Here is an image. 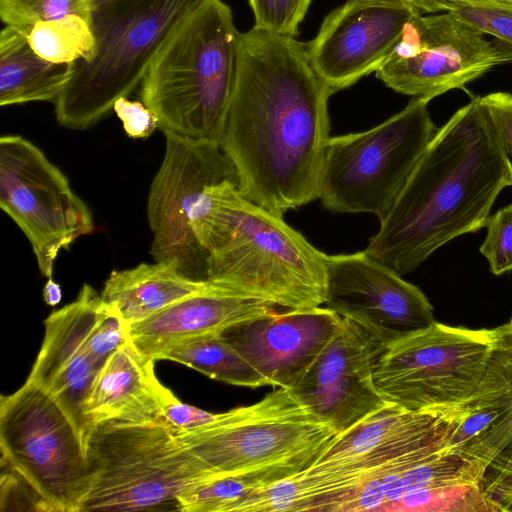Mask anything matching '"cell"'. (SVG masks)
Masks as SVG:
<instances>
[{
  "label": "cell",
  "instance_id": "7a4b0ae2",
  "mask_svg": "<svg viewBox=\"0 0 512 512\" xmlns=\"http://www.w3.org/2000/svg\"><path fill=\"white\" fill-rule=\"evenodd\" d=\"M512 173L480 96L436 130L365 251L400 275L485 227Z\"/></svg>",
  "mask_w": 512,
  "mask_h": 512
},
{
  "label": "cell",
  "instance_id": "83f0119b",
  "mask_svg": "<svg viewBox=\"0 0 512 512\" xmlns=\"http://www.w3.org/2000/svg\"><path fill=\"white\" fill-rule=\"evenodd\" d=\"M285 477L278 473L241 474L199 482L179 495L176 510L240 512L243 503L255 490Z\"/></svg>",
  "mask_w": 512,
  "mask_h": 512
},
{
  "label": "cell",
  "instance_id": "cb8c5ba5",
  "mask_svg": "<svg viewBox=\"0 0 512 512\" xmlns=\"http://www.w3.org/2000/svg\"><path fill=\"white\" fill-rule=\"evenodd\" d=\"M445 452L479 460L497 469L512 451L511 394L468 411L448 438Z\"/></svg>",
  "mask_w": 512,
  "mask_h": 512
},
{
  "label": "cell",
  "instance_id": "603a6c76",
  "mask_svg": "<svg viewBox=\"0 0 512 512\" xmlns=\"http://www.w3.org/2000/svg\"><path fill=\"white\" fill-rule=\"evenodd\" d=\"M71 67L42 58L22 33L5 25L0 34V105L55 101Z\"/></svg>",
  "mask_w": 512,
  "mask_h": 512
},
{
  "label": "cell",
  "instance_id": "836d02e7",
  "mask_svg": "<svg viewBox=\"0 0 512 512\" xmlns=\"http://www.w3.org/2000/svg\"><path fill=\"white\" fill-rule=\"evenodd\" d=\"M302 489L298 473L273 481L255 490L243 503L240 512H299Z\"/></svg>",
  "mask_w": 512,
  "mask_h": 512
},
{
  "label": "cell",
  "instance_id": "44dd1931",
  "mask_svg": "<svg viewBox=\"0 0 512 512\" xmlns=\"http://www.w3.org/2000/svg\"><path fill=\"white\" fill-rule=\"evenodd\" d=\"M154 363L141 355L130 339L108 358L86 402L93 428L100 423L162 420L163 408L174 394L158 381Z\"/></svg>",
  "mask_w": 512,
  "mask_h": 512
},
{
  "label": "cell",
  "instance_id": "ac0fdd59",
  "mask_svg": "<svg viewBox=\"0 0 512 512\" xmlns=\"http://www.w3.org/2000/svg\"><path fill=\"white\" fill-rule=\"evenodd\" d=\"M100 300L101 294L84 284L72 303L46 318L42 346L27 378L64 410L85 446L93 429L86 402L100 371L89 355L86 336Z\"/></svg>",
  "mask_w": 512,
  "mask_h": 512
},
{
  "label": "cell",
  "instance_id": "b9f144b4",
  "mask_svg": "<svg viewBox=\"0 0 512 512\" xmlns=\"http://www.w3.org/2000/svg\"><path fill=\"white\" fill-rule=\"evenodd\" d=\"M462 1H483V2H498V3L512 4V0H462Z\"/></svg>",
  "mask_w": 512,
  "mask_h": 512
},
{
  "label": "cell",
  "instance_id": "5bb4252c",
  "mask_svg": "<svg viewBox=\"0 0 512 512\" xmlns=\"http://www.w3.org/2000/svg\"><path fill=\"white\" fill-rule=\"evenodd\" d=\"M470 408L407 411L386 404L339 433L303 477L318 497L334 498L364 474L399 455L444 446Z\"/></svg>",
  "mask_w": 512,
  "mask_h": 512
},
{
  "label": "cell",
  "instance_id": "8992f818",
  "mask_svg": "<svg viewBox=\"0 0 512 512\" xmlns=\"http://www.w3.org/2000/svg\"><path fill=\"white\" fill-rule=\"evenodd\" d=\"M208 0H106L92 6V54L72 63L54 101L57 122L87 129L142 82L155 56L194 11Z\"/></svg>",
  "mask_w": 512,
  "mask_h": 512
},
{
  "label": "cell",
  "instance_id": "ee69618b",
  "mask_svg": "<svg viewBox=\"0 0 512 512\" xmlns=\"http://www.w3.org/2000/svg\"><path fill=\"white\" fill-rule=\"evenodd\" d=\"M510 321L512 322V317H511Z\"/></svg>",
  "mask_w": 512,
  "mask_h": 512
},
{
  "label": "cell",
  "instance_id": "d590c367",
  "mask_svg": "<svg viewBox=\"0 0 512 512\" xmlns=\"http://www.w3.org/2000/svg\"><path fill=\"white\" fill-rule=\"evenodd\" d=\"M512 173V94L493 92L480 97Z\"/></svg>",
  "mask_w": 512,
  "mask_h": 512
},
{
  "label": "cell",
  "instance_id": "d4e9b609",
  "mask_svg": "<svg viewBox=\"0 0 512 512\" xmlns=\"http://www.w3.org/2000/svg\"><path fill=\"white\" fill-rule=\"evenodd\" d=\"M160 360L181 363L202 374L235 386H267L262 375L220 334H205L179 341Z\"/></svg>",
  "mask_w": 512,
  "mask_h": 512
},
{
  "label": "cell",
  "instance_id": "d6a6232c",
  "mask_svg": "<svg viewBox=\"0 0 512 512\" xmlns=\"http://www.w3.org/2000/svg\"><path fill=\"white\" fill-rule=\"evenodd\" d=\"M487 235L479 250L490 271L499 276L512 270V204L488 217Z\"/></svg>",
  "mask_w": 512,
  "mask_h": 512
},
{
  "label": "cell",
  "instance_id": "277c9868",
  "mask_svg": "<svg viewBox=\"0 0 512 512\" xmlns=\"http://www.w3.org/2000/svg\"><path fill=\"white\" fill-rule=\"evenodd\" d=\"M373 382L386 403L407 411L492 404L512 392V322L471 329L435 321L388 344Z\"/></svg>",
  "mask_w": 512,
  "mask_h": 512
},
{
  "label": "cell",
  "instance_id": "3957f363",
  "mask_svg": "<svg viewBox=\"0 0 512 512\" xmlns=\"http://www.w3.org/2000/svg\"><path fill=\"white\" fill-rule=\"evenodd\" d=\"M192 231L207 257L206 282L286 309L324 305L328 255L237 183L207 189Z\"/></svg>",
  "mask_w": 512,
  "mask_h": 512
},
{
  "label": "cell",
  "instance_id": "e575fe53",
  "mask_svg": "<svg viewBox=\"0 0 512 512\" xmlns=\"http://www.w3.org/2000/svg\"><path fill=\"white\" fill-rule=\"evenodd\" d=\"M1 472V511L51 512L38 491L3 460H1Z\"/></svg>",
  "mask_w": 512,
  "mask_h": 512
},
{
  "label": "cell",
  "instance_id": "52a82bcc",
  "mask_svg": "<svg viewBox=\"0 0 512 512\" xmlns=\"http://www.w3.org/2000/svg\"><path fill=\"white\" fill-rule=\"evenodd\" d=\"M338 434L291 389L277 387L254 404L217 413L206 426L174 436L215 479L298 473L309 468Z\"/></svg>",
  "mask_w": 512,
  "mask_h": 512
},
{
  "label": "cell",
  "instance_id": "74e56055",
  "mask_svg": "<svg viewBox=\"0 0 512 512\" xmlns=\"http://www.w3.org/2000/svg\"><path fill=\"white\" fill-rule=\"evenodd\" d=\"M488 494L499 503L502 511H512V474L493 487Z\"/></svg>",
  "mask_w": 512,
  "mask_h": 512
},
{
  "label": "cell",
  "instance_id": "6da1fadb",
  "mask_svg": "<svg viewBox=\"0 0 512 512\" xmlns=\"http://www.w3.org/2000/svg\"><path fill=\"white\" fill-rule=\"evenodd\" d=\"M332 94L304 43L254 27L241 33L220 147L248 199L283 216L319 198Z\"/></svg>",
  "mask_w": 512,
  "mask_h": 512
},
{
  "label": "cell",
  "instance_id": "f35d334b",
  "mask_svg": "<svg viewBox=\"0 0 512 512\" xmlns=\"http://www.w3.org/2000/svg\"><path fill=\"white\" fill-rule=\"evenodd\" d=\"M414 7L421 13H439L449 11L448 0H396Z\"/></svg>",
  "mask_w": 512,
  "mask_h": 512
},
{
  "label": "cell",
  "instance_id": "8fae6325",
  "mask_svg": "<svg viewBox=\"0 0 512 512\" xmlns=\"http://www.w3.org/2000/svg\"><path fill=\"white\" fill-rule=\"evenodd\" d=\"M163 133L164 157L147 201L151 255L190 279L206 282L207 257L192 223L207 189L224 181L239 185L237 171L218 143Z\"/></svg>",
  "mask_w": 512,
  "mask_h": 512
},
{
  "label": "cell",
  "instance_id": "4dcf8cb0",
  "mask_svg": "<svg viewBox=\"0 0 512 512\" xmlns=\"http://www.w3.org/2000/svg\"><path fill=\"white\" fill-rule=\"evenodd\" d=\"M449 11L484 35L512 49V4L449 0Z\"/></svg>",
  "mask_w": 512,
  "mask_h": 512
},
{
  "label": "cell",
  "instance_id": "30bf717a",
  "mask_svg": "<svg viewBox=\"0 0 512 512\" xmlns=\"http://www.w3.org/2000/svg\"><path fill=\"white\" fill-rule=\"evenodd\" d=\"M1 460L23 476L51 512H80L90 487L84 441L64 410L26 380L0 398Z\"/></svg>",
  "mask_w": 512,
  "mask_h": 512
},
{
  "label": "cell",
  "instance_id": "f546056e",
  "mask_svg": "<svg viewBox=\"0 0 512 512\" xmlns=\"http://www.w3.org/2000/svg\"><path fill=\"white\" fill-rule=\"evenodd\" d=\"M92 0H0V16L6 26L23 35L38 22L67 15L90 21Z\"/></svg>",
  "mask_w": 512,
  "mask_h": 512
},
{
  "label": "cell",
  "instance_id": "d6986e66",
  "mask_svg": "<svg viewBox=\"0 0 512 512\" xmlns=\"http://www.w3.org/2000/svg\"><path fill=\"white\" fill-rule=\"evenodd\" d=\"M342 317L327 307L287 309L220 334L267 386L291 389L335 334Z\"/></svg>",
  "mask_w": 512,
  "mask_h": 512
},
{
  "label": "cell",
  "instance_id": "ba28073f",
  "mask_svg": "<svg viewBox=\"0 0 512 512\" xmlns=\"http://www.w3.org/2000/svg\"><path fill=\"white\" fill-rule=\"evenodd\" d=\"M90 487L80 512L140 511L172 503L211 480L163 419L138 424L100 423L86 443Z\"/></svg>",
  "mask_w": 512,
  "mask_h": 512
},
{
  "label": "cell",
  "instance_id": "ab89813d",
  "mask_svg": "<svg viewBox=\"0 0 512 512\" xmlns=\"http://www.w3.org/2000/svg\"><path fill=\"white\" fill-rule=\"evenodd\" d=\"M42 295L47 305L56 306L61 302L62 299L61 286L52 278H48L43 288Z\"/></svg>",
  "mask_w": 512,
  "mask_h": 512
},
{
  "label": "cell",
  "instance_id": "484cf974",
  "mask_svg": "<svg viewBox=\"0 0 512 512\" xmlns=\"http://www.w3.org/2000/svg\"><path fill=\"white\" fill-rule=\"evenodd\" d=\"M487 472L485 463L442 449L404 471L383 489L381 512H394L401 497L409 491L468 483L484 486Z\"/></svg>",
  "mask_w": 512,
  "mask_h": 512
},
{
  "label": "cell",
  "instance_id": "60d3db41",
  "mask_svg": "<svg viewBox=\"0 0 512 512\" xmlns=\"http://www.w3.org/2000/svg\"><path fill=\"white\" fill-rule=\"evenodd\" d=\"M511 398H512V392H511ZM512 474V451L510 452L508 458L504 462L503 466L500 469L499 477L504 480L508 476Z\"/></svg>",
  "mask_w": 512,
  "mask_h": 512
},
{
  "label": "cell",
  "instance_id": "7bdbcfd3",
  "mask_svg": "<svg viewBox=\"0 0 512 512\" xmlns=\"http://www.w3.org/2000/svg\"><path fill=\"white\" fill-rule=\"evenodd\" d=\"M104 1H106V0H92V6L96 5L98 3L104 2Z\"/></svg>",
  "mask_w": 512,
  "mask_h": 512
},
{
  "label": "cell",
  "instance_id": "9a60e30c",
  "mask_svg": "<svg viewBox=\"0 0 512 512\" xmlns=\"http://www.w3.org/2000/svg\"><path fill=\"white\" fill-rule=\"evenodd\" d=\"M387 346L368 326L342 317L335 334L291 390L315 416L342 433L387 404L373 382Z\"/></svg>",
  "mask_w": 512,
  "mask_h": 512
},
{
  "label": "cell",
  "instance_id": "2e32d148",
  "mask_svg": "<svg viewBox=\"0 0 512 512\" xmlns=\"http://www.w3.org/2000/svg\"><path fill=\"white\" fill-rule=\"evenodd\" d=\"M418 12L396 0H347L305 44L307 60L333 93L348 88L384 64Z\"/></svg>",
  "mask_w": 512,
  "mask_h": 512
},
{
  "label": "cell",
  "instance_id": "4316f807",
  "mask_svg": "<svg viewBox=\"0 0 512 512\" xmlns=\"http://www.w3.org/2000/svg\"><path fill=\"white\" fill-rule=\"evenodd\" d=\"M24 36L39 56L60 64L86 59L95 47L90 21L79 15L38 22Z\"/></svg>",
  "mask_w": 512,
  "mask_h": 512
},
{
  "label": "cell",
  "instance_id": "ffe728a7",
  "mask_svg": "<svg viewBox=\"0 0 512 512\" xmlns=\"http://www.w3.org/2000/svg\"><path fill=\"white\" fill-rule=\"evenodd\" d=\"M277 306L208 283L154 315L130 325L129 337L144 357L156 362L181 340L221 333L242 322L274 314Z\"/></svg>",
  "mask_w": 512,
  "mask_h": 512
},
{
  "label": "cell",
  "instance_id": "9c48e42d",
  "mask_svg": "<svg viewBox=\"0 0 512 512\" xmlns=\"http://www.w3.org/2000/svg\"><path fill=\"white\" fill-rule=\"evenodd\" d=\"M427 104L413 98L369 130L329 138L319 187L325 208L380 220L389 213L437 130Z\"/></svg>",
  "mask_w": 512,
  "mask_h": 512
},
{
  "label": "cell",
  "instance_id": "7c38bea8",
  "mask_svg": "<svg viewBox=\"0 0 512 512\" xmlns=\"http://www.w3.org/2000/svg\"><path fill=\"white\" fill-rule=\"evenodd\" d=\"M0 206L27 237L47 278L60 251L94 230L90 209L67 177L19 135L0 138Z\"/></svg>",
  "mask_w": 512,
  "mask_h": 512
},
{
  "label": "cell",
  "instance_id": "7402d4cb",
  "mask_svg": "<svg viewBox=\"0 0 512 512\" xmlns=\"http://www.w3.org/2000/svg\"><path fill=\"white\" fill-rule=\"evenodd\" d=\"M208 282L190 279L174 266L157 262L111 272L101 292L130 326L205 289Z\"/></svg>",
  "mask_w": 512,
  "mask_h": 512
},
{
  "label": "cell",
  "instance_id": "5b68a950",
  "mask_svg": "<svg viewBox=\"0 0 512 512\" xmlns=\"http://www.w3.org/2000/svg\"><path fill=\"white\" fill-rule=\"evenodd\" d=\"M240 42L231 9L222 0H208L177 27L140 84L141 101L163 132L220 145Z\"/></svg>",
  "mask_w": 512,
  "mask_h": 512
},
{
  "label": "cell",
  "instance_id": "f1b7e54d",
  "mask_svg": "<svg viewBox=\"0 0 512 512\" xmlns=\"http://www.w3.org/2000/svg\"><path fill=\"white\" fill-rule=\"evenodd\" d=\"M502 511L481 484H455L406 492L394 512Z\"/></svg>",
  "mask_w": 512,
  "mask_h": 512
},
{
  "label": "cell",
  "instance_id": "1f68e13d",
  "mask_svg": "<svg viewBox=\"0 0 512 512\" xmlns=\"http://www.w3.org/2000/svg\"><path fill=\"white\" fill-rule=\"evenodd\" d=\"M312 0H249L254 28L295 38Z\"/></svg>",
  "mask_w": 512,
  "mask_h": 512
},
{
  "label": "cell",
  "instance_id": "e0dca14e",
  "mask_svg": "<svg viewBox=\"0 0 512 512\" xmlns=\"http://www.w3.org/2000/svg\"><path fill=\"white\" fill-rule=\"evenodd\" d=\"M365 250L328 256L325 307L390 344L436 320L424 293Z\"/></svg>",
  "mask_w": 512,
  "mask_h": 512
},
{
  "label": "cell",
  "instance_id": "8d00e7d4",
  "mask_svg": "<svg viewBox=\"0 0 512 512\" xmlns=\"http://www.w3.org/2000/svg\"><path fill=\"white\" fill-rule=\"evenodd\" d=\"M113 110L130 138L145 139L159 127L157 116L142 101L121 97L114 103Z\"/></svg>",
  "mask_w": 512,
  "mask_h": 512
},
{
  "label": "cell",
  "instance_id": "4fadbf2b",
  "mask_svg": "<svg viewBox=\"0 0 512 512\" xmlns=\"http://www.w3.org/2000/svg\"><path fill=\"white\" fill-rule=\"evenodd\" d=\"M485 36L450 11L418 12L376 76L398 93L429 102L512 61L511 48Z\"/></svg>",
  "mask_w": 512,
  "mask_h": 512
}]
</instances>
